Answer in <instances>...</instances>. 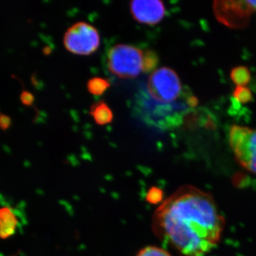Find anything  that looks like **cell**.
<instances>
[{"instance_id": "6da1fadb", "label": "cell", "mask_w": 256, "mask_h": 256, "mask_svg": "<svg viewBox=\"0 0 256 256\" xmlns=\"http://www.w3.org/2000/svg\"><path fill=\"white\" fill-rule=\"evenodd\" d=\"M225 220L214 198L200 188H178L156 208L152 228L156 236L182 256H200L220 242Z\"/></svg>"}, {"instance_id": "7a4b0ae2", "label": "cell", "mask_w": 256, "mask_h": 256, "mask_svg": "<svg viewBox=\"0 0 256 256\" xmlns=\"http://www.w3.org/2000/svg\"><path fill=\"white\" fill-rule=\"evenodd\" d=\"M188 97L184 100L182 97L173 104H160L150 98L142 89L136 96L134 110L143 122L149 126L160 130L173 129L181 126L191 110Z\"/></svg>"}, {"instance_id": "3957f363", "label": "cell", "mask_w": 256, "mask_h": 256, "mask_svg": "<svg viewBox=\"0 0 256 256\" xmlns=\"http://www.w3.org/2000/svg\"><path fill=\"white\" fill-rule=\"evenodd\" d=\"M143 90L150 98L160 104H173L183 96L182 86L178 74L168 67H162L152 72Z\"/></svg>"}, {"instance_id": "277c9868", "label": "cell", "mask_w": 256, "mask_h": 256, "mask_svg": "<svg viewBox=\"0 0 256 256\" xmlns=\"http://www.w3.org/2000/svg\"><path fill=\"white\" fill-rule=\"evenodd\" d=\"M143 52L137 47L118 44L111 47L106 56L108 69L118 78L129 79L142 72Z\"/></svg>"}, {"instance_id": "5b68a950", "label": "cell", "mask_w": 256, "mask_h": 256, "mask_svg": "<svg viewBox=\"0 0 256 256\" xmlns=\"http://www.w3.org/2000/svg\"><path fill=\"white\" fill-rule=\"evenodd\" d=\"M228 142L236 161L256 175V129L233 126L229 130Z\"/></svg>"}, {"instance_id": "8992f818", "label": "cell", "mask_w": 256, "mask_h": 256, "mask_svg": "<svg viewBox=\"0 0 256 256\" xmlns=\"http://www.w3.org/2000/svg\"><path fill=\"white\" fill-rule=\"evenodd\" d=\"M100 40L98 32L94 26L80 22L72 25L66 32L64 44L70 53L88 56L98 48Z\"/></svg>"}, {"instance_id": "52a82bcc", "label": "cell", "mask_w": 256, "mask_h": 256, "mask_svg": "<svg viewBox=\"0 0 256 256\" xmlns=\"http://www.w3.org/2000/svg\"><path fill=\"white\" fill-rule=\"evenodd\" d=\"M214 11L218 21L230 28H244L254 10L249 1H216Z\"/></svg>"}, {"instance_id": "ba28073f", "label": "cell", "mask_w": 256, "mask_h": 256, "mask_svg": "<svg viewBox=\"0 0 256 256\" xmlns=\"http://www.w3.org/2000/svg\"><path fill=\"white\" fill-rule=\"evenodd\" d=\"M132 18L141 24L154 25L164 18V3L158 0H136L130 3Z\"/></svg>"}, {"instance_id": "9c48e42d", "label": "cell", "mask_w": 256, "mask_h": 256, "mask_svg": "<svg viewBox=\"0 0 256 256\" xmlns=\"http://www.w3.org/2000/svg\"><path fill=\"white\" fill-rule=\"evenodd\" d=\"M18 226V218L8 207L0 208V238H9L14 234Z\"/></svg>"}, {"instance_id": "30bf717a", "label": "cell", "mask_w": 256, "mask_h": 256, "mask_svg": "<svg viewBox=\"0 0 256 256\" xmlns=\"http://www.w3.org/2000/svg\"><path fill=\"white\" fill-rule=\"evenodd\" d=\"M90 114L99 126H105L112 122L114 114L108 106L104 101L96 102L92 106Z\"/></svg>"}, {"instance_id": "8fae6325", "label": "cell", "mask_w": 256, "mask_h": 256, "mask_svg": "<svg viewBox=\"0 0 256 256\" xmlns=\"http://www.w3.org/2000/svg\"><path fill=\"white\" fill-rule=\"evenodd\" d=\"M230 76L237 86H246L250 82L252 74L246 66H240L232 69Z\"/></svg>"}, {"instance_id": "7c38bea8", "label": "cell", "mask_w": 256, "mask_h": 256, "mask_svg": "<svg viewBox=\"0 0 256 256\" xmlns=\"http://www.w3.org/2000/svg\"><path fill=\"white\" fill-rule=\"evenodd\" d=\"M110 86V82L106 79L95 77L88 82L87 89L92 95L100 96L105 92Z\"/></svg>"}, {"instance_id": "4fadbf2b", "label": "cell", "mask_w": 256, "mask_h": 256, "mask_svg": "<svg viewBox=\"0 0 256 256\" xmlns=\"http://www.w3.org/2000/svg\"><path fill=\"white\" fill-rule=\"evenodd\" d=\"M159 60V56L156 52L146 50V53H143L142 72L146 74L154 72L156 70Z\"/></svg>"}, {"instance_id": "5bb4252c", "label": "cell", "mask_w": 256, "mask_h": 256, "mask_svg": "<svg viewBox=\"0 0 256 256\" xmlns=\"http://www.w3.org/2000/svg\"><path fill=\"white\" fill-rule=\"evenodd\" d=\"M233 96L236 100L242 104H248L252 100V90L246 86H236L234 89Z\"/></svg>"}, {"instance_id": "9a60e30c", "label": "cell", "mask_w": 256, "mask_h": 256, "mask_svg": "<svg viewBox=\"0 0 256 256\" xmlns=\"http://www.w3.org/2000/svg\"><path fill=\"white\" fill-rule=\"evenodd\" d=\"M136 256H172L169 252L162 248L146 246L140 250Z\"/></svg>"}, {"instance_id": "2e32d148", "label": "cell", "mask_w": 256, "mask_h": 256, "mask_svg": "<svg viewBox=\"0 0 256 256\" xmlns=\"http://www.w3.org/2000/svg\"><path fill=\"white\" fill-rule=\"evenodd\" d=\"M20 100H21L24 105L30 106L33 104L34 101V97L31 92L24 90L20 95Z\"/></svg>"}, {"instance_id": "e0dca14e", "label": "cell", "mask_w": 256, "mask_h": 256, "mask_svg": "<svg viewBox=\"0 0 256 256\" xmlns=\"http://www.w3.org/2000/svg\"><path fill=\"white\" fill-rule=\"evenodd\" d=\"M12 126V119L6 114H0V129L5 131Z\"/></svg>"}, {"instance_id": "ac0fdd59", "label": "cell", "mask_w": 256, "mask_h": 256, "mask_svg": "<svg viewBox=\"0 0 256 256\" xmlns=\"http://www.w3.org/2000/svg\"><path fill=\"white\" fill-rule=\"evenodd\" d=\"M249 3L252 5V9L254 10V11L256 12V1H249Z\"/></svg>"}]
</instances>
